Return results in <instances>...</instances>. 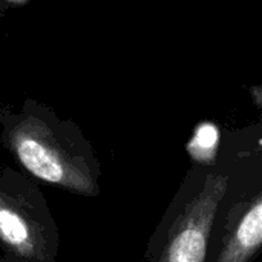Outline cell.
Listing matches in <instances>:
<instances>
[{"label": "cell", "mask_w": 262, "mask_h": 262, "mask_svg": "<svg viewBox=\"0 0 262 262\" xmlns=\"http://www.w3.org/2000/svg\"><path fill=\"white\" fill-rule=\"evenodd\" d=\"M2 143L35 181L86 198L101 193V164L91 144L74 129L26 117L6 126Z\"/></svg>", "instance_id": "1"}, {"label": "cell", "mask_w": 262, "mask_h": 262, "mask_svg": "<svg viewBox=\"0 0 262 262\" xmlns=\"http://www.w3.org/2000/svg\"><path fill=\"white\" fill-rule=\"evenodd\" d=\"M0 249L12 262H57L60 232L34 178L0 167Z\"/></svg>", "instance_id": "2"}, {"label": "cell", "mask_w": 262, "mask_h": 262, "mask_svg": "<svg viewBox=\"0 0 262 262\" xmlns=\"http://www.w3.org/2000/svg\"><path fill=\"white\" fill-rule=\"evenodd\" d=\"M227 186L226 175H207L198 192L158 229L149 246V262H206L212 227Z\"/></svg>", "instance_id": "3"}, {"label": "cell", "mask_w": 262, "mask_h": 262, "mask_svg": "<svg viewBox=\"0 0 262 262\" xmlns=\"http://www.w3.org/2000/svg\"><path fill=\"white\" fill-rule=\"evenodd\" d=\"M262 247V192L241 213L216 262H249Z\"/></svg>", "instance_id": "4"}, {"label": "cell", "mask_w": 262, "mask_h": 262, "mask_svg": "<svg viewBox=\"0 0 262 262\" xmlns=\"http://www.w3.org/2000/svg\"><path fill=\"white\" fill-rule=\"evenodd\" d=\"M220 132L213 123H201L189 141V155L200 163H212L218 150Z\"/></svg>", "instance_id": "5"}, {"label": "cell", "mask_w": 262, "mask_h": 262, "mask_svg": "<svg viewBox=\"0 0 262 262\" xmlns=\"http://www.w3.org/2000/svg\"><path fill=\"white\" fill-rule=\"evenodd\" d=\"M0 262H12V261H9L6 256H3V255H2V256H0Z\"/></svg>", "instance_id": "6"}]
</instances>
